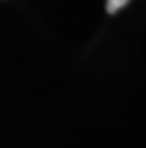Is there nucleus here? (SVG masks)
Returning <instances> with one entry per match:
<instances>
[{
	"label": "nucleus",
	"instance_id": "1",
	"mask_svg": "<svg viewBox=\"0 0 146 148\" xmlns=\"http://www.w3.org/2000/svg\"><path fill=\"white\" fill-rule=\"evenodd\" d=\"M130 0H107L106 2V9L109 14H115L118 12L121 8H124Z\"/></svg>",
	"mask_w": 146,
	"mask_h": 148
}]
</instances>
